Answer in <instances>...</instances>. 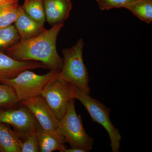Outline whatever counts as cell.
<instances>
[{"label":"cell","instance_id":"1","mask_svg":"<svg viewBox=\"0 0 152 152\" xmlns=\"http://www.w3.org/2000/svg\"><path fill=\"white\" fill-rule=\"evenodd\" d=\"M64 25H55L37 36L19 41L7 49V55L19 61L40 62L50 69L60 72L64 59L57 52L56 41Z\"/></svg>","mask_w":152,"mask_h":152},{"label":"cell","instance_id":"2","mask_svg":"<svg viewBox=\"0 0 152 152\" xmlns=\"http://www.w3.org/2000/svg\"><path fill=\"white\" fill-rule=\"evenodd\" d=\"M84 47L83 39H80L72 47L63 50L64 64L59 75L80 91L90 94L88 73L83 59Z\"/></svg>","mask_w":152,"mask_h":152},{"label":"cell","instance_id":"3","mask_svg":"<svg viewBox=\"0 0 152 152\" xmlns=\"http://www.w3.org/2000/svg\"><path fill=\"white\" fill-rule=\"evenodd\" d=\"M59 132L71 148H76L89 152L93 149L94 140L84 128L80 115L77 114L75 99L71 101L65 115L60 121Z\"/></svg>","mask_w":152,"mask_h":152},{"label":"cell","instance_id":"4","mask_svg":"<svg viewBox=\"0 0 152 152\" xmlns=\"http://www.w3.org/2000/svg\"><path fill=\"white\" fill-rule=\"evenodd\" d=\"M74 97L84 106L93 121L100 124L107 132L112 152L119 151L122 137L119 131L111 121L110 110L99 101L92 98L90 94L83 92L74 86Z\"/></svg>","mask_w":152,"mask_h":152},{"label":"cell","instance_id":"5","mask_svg":"<svg viewBox=\"0 0 152 152\" xmlns=\"http://www.w3.org/2000/svg\"><path fill=\"white\" fill-rule=\"evenodd\" d=\"M60 72L50 70L45 75H38L26 70L12 79L0 82L13 88L19 102L41 96L47 84L59 75Z\"/></svg>","mask_w":152,"mask_h":152},{"label":"cell","instance_id":"6","mask_svg":"<svg viewBox=\"0 0 152 152\" xmlns=\"http://www.w3.org/2000/svg\"><path fill=\"white\" fill-rule=\"evenodd\" d=\"M20 103L18 106L17 104L11 107H0V122L12 127L15 132L23 141L31 135L36 133L41 127L32 112Z\"/></svg>","mask_w":152,"mask_h":152},{"label":"cell","instance_id":"7","mask_svg":"<svg viewBox=\"0 0 152 152\" xmlns=\"http://www.w3.org/2000/svg\"><path fill=\"white\" fill-rule=\"evenodd\" d=\"M41 96L60 121L65 115L71 101L75 99L74 86L58 75L45 86Z\"/></svg>","mask_w":152,"mask_h":152},{"label":"cell","instance_id":"8","mask_svg":"<svg viewBox=\"0 0 152 152\" xmlns=\"http://www.w3.org/2000/svg\"><path fill=\"white\" fill-rule=\"evenodd\" d=\"M26 107L35 117L41 129L48 132H59L58 121L53 113L48 104L42 96L20 102Z\"/></svg>","mask_w":152,"mask_h":152},{"label":"cell","instance_id":"9","mask_svg":"<svg viewBox=\"0 0 152 152\" xmlns=\"http://www.w3.org/2000/svg\"><path fill=\"white\" fill-rule=\"evenodd\" d=\"M40 68L49 69L42 63L36 61H19L0 52V82L13 78L23 71Z\"/></svg>","mask_w":152,"mask_h":152},{"label":"cell","instance_id":"10","mask_svg":"<svg viewBox=\"0 0 152 152\" xmlns=\"http://www.w3.org/2000/svg\"><path fill=\"white\" fill-rule=\"evenodd\" d=\"M43 3L47 21L53 26L64 23L72 7L70 0H43Z\"/></svg>","mask_w":152,"mask_h":152},{"label":"cell","instance_id":"11","mask_svg":"<svg viewBox=\"0 0 152 152\" xmlns=\"http://www.w3.org/2000/svg\"><path fill=\"white\" fill-rule=\"evenodd\" d=\"M39 152H64L65 140L60 133H53L38 129L36 132Z\"/></svg>","mask_w":152,"mask_h":152},{"label":"cell","instance_id":"12","mask_svg":"<svg viewBox=\"0 0 152 152\" xmlns=\"http://www.w3.org/2000/svg\"><path fill=\"white\" fill-rule=\"evenodd\" d=\"M15 27L20 36V40L28 39L46 30L29 17L23 9L15 21Z\"/></svg>","mask_w":152,"mask_h":152},{"label":"cell","instance_id":"13","mask_svg":"<svg viewBox=\"0 0 152 152\" xmlns=\"http://www.w3.org/2000/svg\"><path fill=\"white\" fill-rule=\"evenodd\" d=\"M22 142L15 131L6 124L0 122V152H21Z\"/></svg>","mask_w":152,"mask_h":152},{"label":"cell","instance_id":"14","mask_svg":"<svg viewBox=\"0 0 152 152\" xmlns=\"http://www.w3.org/2000/svg\"><path fill=\"white\" fill-rule=\"evenodd\" d=\"M22 7L29 17L44 27L46 18L43 0H25Z\"/></svg>","mask_w":152,"mask_h":152},{"label":"cell","instance_id":"15","mask_svg":"<svg viewBox=\"0 0 152 152\" xmlns=\"http://www.w3.org/2000/svg\"><path fill=\"white\" fill-rule=\"evenodd\" d=\"M125 9L130 11L142 21L149 24L152 21V0H139Z\"/></svg>","mask_w":152,"mask_h":152},{"label":"cell","instance_id":"16","mask_svg":"<svg viewBox=\"0 0 152 152\" xmlns=\"http://www.w3.org/2000/svg\"><path fill=\"white\" fill-rule=\"evenodd\" d=\"M23 10L17 4H9L0 7V28L10 26L16 20Z\"/></svg>","mask_w":152,"mask_h":152},{"label":"cell","instance_id":"17","mask_svg":"<svg viewBox=\"0 0 152 152\" xmlns=\"http://www.w3.org/2000/svg\"><path fill=\"white\" fill-rule=\"evenodd\" d=\"M20 40V36L15 26L11 25L0 28V50L7 49Z\"/></svg>","mask_w":152,"mask_h":152},{"label":"cell","instance_id":"18","mask_svg":"<svg viewBox=\"0 0 152 152\" xmlns=\"http://www.w3.org/2000/svg\"><path fill=\"white\" fill-rule=\"evenodd\" d=\"M19 102L12 87L4 84H0V107H11Z\"/></svg>","mask_w":152,"mask_h":152},{"label":"cell","instance_id":"19","mask_svg":"<svg viewBox=\"0 0 152 152\" xmlns=\"http://www.w3.org/2000/svg\"><path fill=\"white\" fill-rule=\"evenodd\" d=\"M139 0H96L102 10L125 8Z\"/></svg>","mask_w":152,"mask_h":152},{"label":"cell","instance_id":"20","mask_svg":"<svg viewBox=\"0 0 152 152\" xmlns=\"http://www.w3.org/2000/svg\"><path fill=\"white\" fill-rule=\"evenodd\" d=\"M39 152V149L37 134L36 133H34L22 141L21 152Z\"/></svg>","mask_w":152,"mask_h":152},{"label":"cell","instance_id":"21","mask_svg":"<svg viewBox=\"0 0 152 152\" xmlns=\"http://www.w3.org/2000/svg\"><path fill=\"white\" fill-rule=\"evenodd\" d=\"M19 0H0V7L9 4H17Z\"/></svg>","mask_w":152,"mask_h":152},{"label":"cell","instance_id":"22","mask_svg":"<svg viewBox=\"0 0 152 152\" xmlns=\"http://www.w3.org/2000/svg\"><path fill=\"white\" fill-rule=\"evenodd\" d=\"M64 152H85L83 150L80 149L76 148H66Z\"/></svg>","mask_w":152,"mask_h":152}]
</instances>
